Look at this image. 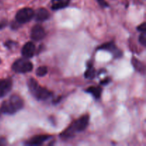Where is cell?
Returning a JSON list of instances; mask_svg holds the SVG:
<instances>
[{
    "instance_id": "6da1fadb",
    "label": "cell",
    "mask_w": 146,
    "mask_h": 146,
    "mask_svg": "<svg viewBox=\"0 0 146 146\" xmlns=\"http://www.w3.org/2000/svg\"><path fill=\"white\" fill-rule=\"evenodd\" d=\"M24 106L22 98L18 95H12L7 101L1 104L0 111L7 115H12L21 109Z\"/></svg>"
},
{
    "instance_id": "7a4b0ae2",
    "label": "cell",
    "mask_w": 146,
    "mask_h": 146,
    "mask_svg": "<svg viewBox=\"0 0 146 146\" xmlns=\"http://www.w3.org/2000/svg\"><path fill=\"white\" fill-rule=\"evenodd\" d=\"M28 87L32 95L37 100H39V101L46 100L52 95V93L51 91L38 85L36 80H35L34 78H30L28 82Z\"/></svg>"
},
{
    "instance_id": "3957f363",
    "label": "cell",
    "mask_w": 146,
    "mask_h": 146,
    "mask_svg": "<svg viewBox=\"0 0 146 146\" xmlns=\"http://www.w3.org/2000/svg\"><path fill=\"white\" fill-rule=\"evenodd\" d=\"M13 71L18 74H25L30 72L33 69V64L27 58H19L14 61L11 66Z\"/></svg>"
},
{
    "instance_id": "277c9868",
    "label": "cell",
    "mask_w": 146,
    "mask_h": 146,
    "mask_svg": "<svg viewBox=\"0 0 146 146\" xmlns=\"http://www.w3.org/2000/svg\"><path fill=\"white\" fill-rule=\"evenodd\" d=\"M34 11L31 8L26 7L21 9L16 14V21L20 24L29 22L34 17Z\"/></svg>"
},
{
    "instance_id": "5b68a950",
    "label": "cell",
    "mask_w": 146,
    "mask_h": 146,
    "mask_svg": "<svg viewBox=\"0 0 146 146\" xmlns=\"http://www.w3.org/2000/svg\"><path fill=\"white\" fill-rule=\"evenodd\" d=\"M88 123H89V115H84L73 123L71 125L76 133L81 132L87 128Z\"/></svg>"
},
{
    "instance_id": "8992f818",
    "label": "cell",
    "mask_w": 146,
    "mask_h": 146,
    "mask_svg": "<svg viewBox=\"0 0 146 146\" xmlns=\"http://www.w3.org/2000/svg\"><path fill=\"white\" fill-rule=\"evenodd\" d=\"M98 50H106V51L112 53L115 58H120L122 56V51L118 49V47L115 45L113 41L105 43L103 45L100 46L98 48Z\"/></svg>"
},
{
    "instance_id": "52a82bcc",
    "label": "cell",
    "mask_w": 146,
    "mask_h": 146,
    "mask_svg": "<svg viewBox=\"0 0 146 146\" xmlns=\"http://www.w3.org/2000/svg\"><path fill=\"white\" fill-rule=\"evenodd\" d=\"M46 33L44 28L40 25H35L31 31V38L34 41H41L45 37Z\"/></svg>"
},
{
    "instance_id": "ba28073f",
    "label": "cell",
    "mask_w": 146,
    "mask_h": 146,
    "mask_svg": "<svg viewBox=\"0 0 146 146\" xmlns=\"http://www.w3.org/2000/svg\"><path fill=\"white\" fill-rule=\"evenodd\" d=\"M36 51V46L31 41L26 43L21 49V54L26 58H32Z\"/></svg>"
},
{
    "instance_id": "9c48e42d",
    "label": "cell",
    "mask_w": 146,
    "mask_h": 146,
    "mask_svg": "<svg viewBox=\"0 0 146 146\" xmlns=\"http://www.w3.org/2000/svg\"><path fill=\"white\" fill-rule=\"evenodd\" d=\"M12 87V81L9 78L0 79V98L9 93Z\"/></svg>"
},
{
    "instance_id": "30bf717a",
    "label": "cell",
    "mask_w": 146,
    "mask_h": 146,
    "mask_svg": "<svg viewBox=\"0 0 146 146\" xmlns=\"http://www.w3.org/2000/svg\"><path fill=\"white\" fill-rule=\"evenodd\" d=\"M51 138L49 135H38L34 136L25 143L27 145H39L44 143L45 141Z\"/></svg>"
},
{
    "instance_id": "8fae6325",
    "label": "cell",
    "mask_w": 146,
    "mask_h": 146,
    "mask_svg": "<svg viewBox=\"0 0 146 146\" xmlns=\"http://www.w3.org/2000/svg\"><path fill=\"white\" fill-rule=\"evenodd\" d=\"M49 12L45 8H40L34 13L36 21H44L49 18Z\"/></svg>"
},
{
    "instance_id": "7c38bea8",
    "label": "cell",
    "mask_w": 146,
    "mask_h": 146,
    "mask_svg": "<svg viewBox=\"0 0 146 146\" xmlns=\"http://www.w3.org/2000/svg\"><path fill=\"white\" fill-rule=\"evenodd\" d=\"M131 62H132V64L134 68H135L137 71H138V72L141 73V74H145V65H144L141 61H140L139 60L137 59L135 57H133L132 60H131Z\"/></svg>"
},
{
    "instance_id": "4fadbf2b",
    "label": "cell",
    "mask_w": 146,
    "mask_h": 146,
    "mask_svg": "<svg viewBox=\"0 0 146 146\" xmlns=\"http://www.w3.org/2000/svg\"><path fill=\"white\" fill-rule=\"evenodd\" d=\"M86 92L88 93V94H92L93 96L96 98V99H98L101 98V93H102V89L101 87H96V86H91L86 88Z\"/></svg>"
},
{
    "instance_id": "5bb4252c",
    "label": "cell",
    "mask_w": 146,
    "mask_h": 146,
    "mask_svg": "<svg viewBox=\"0 0 146 146\" xmlns=\"http://www.w3.org/2000/svg\"><path fill=\"white\" fill-rule=\"evenodd\" d=\"M70 1L71 0H60V1H58V2L53 4L51 8L53 10H58L61 9H64L69 4Z\"/></svg>"
},
{
    "instance_id": "9a60e30c",
    "label": "cell",
    "mask_w": 146,
    "mask_h": 146,
    "mask_svg": "<svg viewBox=\"0 0 146 146\" xmlns=\"http://www.w3.org/2000/svg\"><path fill=\"white\" fill-rule=\"evenodd\" d=\"M96 75V71L95 68L93 66L92 64H89L88 66V68L86 71L85 74H84V76L86 78H88V79H93L95 77Z\"/></svg>"
},
{
    "instance_id": "2e32d148",
    "label": "cell",
    "mask_w": 146,
    "mask_h": 146,
    "mask_svg": "<svg viewBox=\"0 0 146 146\" xmlns=\"http://www.w3.org/2000/svg\"><path fill=\"white\" fill-rule=\"evenodd\" d=\"M48 73V68L46 66H41L38 67L36 69V76L39 77H43L44 76H46Z\"/></svg>"
},
{
    "instance_id": "e0dca14e",
    "label": "cell",
    "mask_w": 146,
    "mask_h": 146,
    "mask_svg": "<svg viewBox=\"0 0 146 146\" xmlns=\"http://www.w3.org/2000/svg\"><path fill=\"white\" fill-rule=\"evenodd\" d=\"M139 42L140 44H142L143 46L146 45V33L141 32V35L139 36Z\"/></svg>"
},
{
    "instance_id": "ac0fdd59",
    "label": "cell",
    "mask_w": 146,
    "mask_h": 146,
    "mask_svg": "<svg viewBox=\"0 0 146 146\" xmlns=\"http://www.w3.org/2000/svg\"><path fill=\"white\" fill-rule=\"evenodd\" d=\"M17 43L14 42V41H7V42H5V44H4V46H5L7 48H9V49H11L13 46L17 45Z\"/></svg>"
},
{
    "instance_id": "d6986e66",
    "label": "cell",
    "mask_w": 146,
    "mask_h": 146,
    "mask_svg": "<svg viewBox=\"0 0 146 146\" xmlns=\"http://www.w3.org/2000/svg\"><path fill=\"white\" fill-rule=\"evenodd\" d=\"M137 30H138V31H139L140 32H146L145 22H143V24H140V25L137 27Z\"/></svg>"
},
{
    "instance_id": "ffe728a7",
    "label": "cell",
    "mask_w": 146,
    "mask_h": 146,
    "mask_svg": "<svg viewBox=\"0 0 146 146\" xmlns=\"http://www.w3.org/2000/svg\"><path fill=\"white\" fill-rule=\"evenodd\" d=\"M98 1V4H100V6H101L102 7H108V4L105 0H96Z\"/></svg>"
},
{
    "instance_id": "44dd1931",
    "label": "cell",
    "mask_w": 146,
    "mask_h": 146,
    "mask_svg": "<svg viewBox=\"0 0 146 146\" xmlns=\"http://www.w3.org/2000/svg\"><path fill=\"white\" fill-rule=\"evenodd\" d=\"M110 82H111V78H106L104 80H103V81H101V82H100V84H101V85H106V84H109Z\"/></svg>"
},
{
    "instance_id": "7402d4cb",
    "label": "cell",
    "mask_w": 146,
    "mask_h": 146,
    "mask_svg": "<svg viewBox=\"0 0 146 146\" xmlns=\"http://www.w3.org/2000/svg\"><path fill=\"white\" fill-rule=\"evenodd\" d=\"M7 25V21L6 20H4V21H0V29H2L5 28Z\"/></svg>"
},
{
    "instance_id": "603a6c76",
    "label": "cell",
    "mask_w": 146,
    "mask_h": 146,
    "mask_svg": "<svg viewBox=\"0 0 146 146\" xmlns=\"http://www.w3.org/2000/svg\"><path fill=\"white\" fill-rule=\"evenodd\" d=\"M7 144V140L4 138H0V146H4Z\"/></svg>"
},
{
    "instance_id": "cb8c5ba5",
    "label": "cell",
    "mask_w": 146,
    "mask_h": 146,
    "mask_svg": "<svg viewBox=\"0 0 146 146\" xmlns=\"http://www.w3.org/2000/svg\"><path fill=\"white\" fill-rule=\"evenodd\" d=\"M53 1H60V0H52Z\"/></svg>"
},
{
    "instance_id": "d4e9b609",
    "label": "cell",
    "mask_w": 146,
    "mask_h": 146,
    "mask_svg": "<svg viewBox=\"0 0 146 146\" xmlns=\"http://www.w3.org/2000/svg\"><path fill=\"white\" fill-rule=\"evenodd\" d=\"M1 60L0 59V64H1Z\"/></svg>"
},
{
    "instance_id": "484cf974",
    "label": "cell",
    "mask_w": 146,
    "mask_h": 146,
    "mask_svg": "<svg viewBox=\"0 0 146 146\" xmlns=\"http://www.w3.org/2000/svg\"><path fill=\"white\" fill-rule=\"evenodd\" d=\"M0 114H1V111H0Z\"/></svg>"
}]
</instances>
